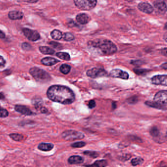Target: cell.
<instances>
[{"mask_svg":"<svg viewBox=\"0 0 167 167\" xmlns=\"http://www.w3.org/2000/svg\"><path fill=\"white\" fill-rule=\"evenodd\" d=\"M47 95L50 100L63 104H70L74 102L75 95L71 89L67 86L53 85L49 87Z\"/></svg>","mask_w":167,"mask_h":167,"instance_id":"cell-1","label":"cell"},{"mask_svg":"<svg viewBox=\"0 0 167 167\" xmlns=\"http://www.w3.org/2000/svg\"><path fill=\"white\" fill-rule=\"evenodd\" d=\"M89 50L99 55H111L117 51V48L111 41L107 39H96L88 42Z\"/></svg>","mask_w":167,"mask_h":167,"instance_id":"cell-2","label":"cell"},{"mask_svg":"<svg viewBox=\"0 0 167 167\" xmlns=\"http://www.w3.org/2000/svg\"><path fill=\"white\" fill-rule=\"evenodd\" d=\"M145 104L156 109L166 110L167 105V91H159L154 97V101H146Z\"/></svg>","mask_w":167,"mask_h":167,"instance_id":"cell-3","label":"cell"},{"mask_svg":"<svg viewBox=\"0 0 167 167\" xmlns=\"http://www.w3.org/2000/svg\"><path fill=\"white\" fill-rule=\"evenodd\" d=\"M30 73L33 78L38 82H46L51 80L50 75L45 70L39 68H31L30 70Z\"/></svg>","mask_w":167,"mask_h":167,"instance_id":"cell-4","label":"cell"},{"mask_svg":"<svg viewBox=\"0 0 167 167\" xmlns=\"http://www.w3.org/2000/svg\"><path fill=\"white\" fill-rule=\"evenodd\" d=\"M62 137L66 141H75L84 139L85 135L82 132L74 130H67L62 133Z\"/></svg>","mask_w":167,"mask_h":167,"instance_id":"cell-5","label":"cell"},{"mask_svg":"<svg viewBox=\"0 0 167 167\" xmlns=\"http://www.w3.org/2000/svg\"><path fill=\"white\" fill-rule=\"evenodd\" d=\"M74 3L80 10H89L96 7L97 1L95 0H75Z\"/></svg>","mask_w":167,"mask_h":167,"instance_id":"cell-6","label":"cell"},{"mask_svg":"<svg viewBox=\"0 0 167 167\" xmlns=\"http://www.w3.org/2000/svg\"><path fill=\"white\" fill-rule=\"evenodd\" d=\"M86 75L88 77L91 78H96L101 77H106L108 74L107 72L105 70L95 67L88 70L86 72Z\"/></svg>","mask_w":167,"mask_h":167,"instance_id":"cell-7","label":"cell"},{"mask_svg":"<svg viewBox=\"0 0 167 167\" xmlns=\"http://www.w3.org/2000/svg\"><path fill=\"white\" fill-rule=\"evenodd\" d=\"M23 34L29 40L31 41H36L40 38V35L39 33L36 31L31 30L29 28H23Z\"/></svg>","mask_w":167,"mask_h":167,"instance_id":"cell-8","label":"cell"},{"mask_svg":"<svg viewBox=\"0 0 167 167\" xmlns=\"http://www.w3.org/2000/svg\"><path fill=\"white\" fill-rule=\"evenodd\" d=\"M109 75L114 78H120L123 80H127L129 78L128 73L119 69L111 70L109 73Z\"/></svg>","mask_w":167,"mask_h":167,"instance_id":"cell-9","label":"cell"},{"mask_svg":"<svg viewBox=\"0 0 167 167\" xmlns=\"http://www.w3.org/2000/svg\"><path fill=\"white\" fill-rule=\"evenodd\" d=\"M152 84L156 85H163L167 86V75H158L154 76L151 78Z\"/></svg>","mask_w":167,"mask_h":167,"instance_id":"cell-10","label":"cell"},{"mask_svg":"<svg viewBox=\"0 0 167 167\" xmlns=\"http://www.w3.org/2000/svg\"><path fill=\"white\" fill-rule=\"evenodd\" d=\"M154 5L156 11L161 15H164L167 11V5L164 1H154Z\"/></svg>","mask_w":167,"mask_h":167,"instance_id":"cell-11","label":"cell"},{"mask_svg":"<svg viewBox=\"0 0 167 167\" xmlns=\"http://www.w3.org/2000/svg\"><path fill=\"white\" fill-rule=\"evenodd\" d=\"M138 8L145 13L151 14L154 11L152 5L147 2H141L138 4Z\"/></svg>","mask_w":167,"mask_h":167,"instance_id":"cell-12","label":"cell"},{"mask_svg":"<svg viewBox=\"0 0 167 167\" xmlns=\"http://www.w3.org/2000/svg\"><path fill=\"white\" fill-rule=\"evenodd\" d=\"M15 110L17 112L21 113L22 114L30 116L33 115V112L28 108L24 105H16L15 107Z\"/></svg>","mask_w":167,"mask_h":167,"instance_id":"cell-13","label":"cell"},{"mask_svg":"<svg viewBox=\"0 0 167 167\" xmlns=\"http://www.w3.org/2000/svg\"><path fill=\"white\" fill-rule=\"evenodd\" d=\"M76 20L81 24H87L91 20V18L87 14L80 13L76 16Z\"/></svg>","mask_w":167,"mask_h":167,"instance_id":"cell-14","label":"cell"},{"mask_svg":"<svg viewBox=\"0 0 167 167\" xmlns=\"http://www.w3.org/2000/svg\"><path fill=\"white\" fill-rule=\"evenodd\" d=\"M84 158L79 155H72L68 159V162L71 165L80 164L84 163Z\"/></svg>","mask_w":167,"mask_h":167,"instance_id":"cell-15","label":"cell"},{"mask_svg":"<svg viewBox=\"0 0 167 167\" xmlns=\"http://www.w3.org/2000/svg\"><path fill=\"white\" fill-rule=\"evenodd\" d=\"M8 17L11 20H20L24 16L23 12L20 11H11L8 13Z\"/></svg>","mask_w":167,"mask_h":167,"instance_id":"cell-16","label":"cell"},{"mask_svg":"<svg viewBox=\"0 0 167 167\" xmlns=\"http://www.w3.org/2000/svg\"><path fill=\"white\" fill-rule=\"evenodd\" d=\"M60 61L58 59L51 57H46L41 60V62L43 64L46 66H51L59 62Z\"/></svg>","mask_w":167,"mask_h":167,"instance_id":"cell-17","label":"cell"},{"mask_svg":"<svg viewBox=\"0 0 167 167\" xmlns=\"http://www.w3.org/2000/svg\"><path fill=\"white\" fill-rule=\"evenodd\" d=\"M108 165L107 160L104 159L102 160H97L94 163L91 165H85V167H106Z\"/></svg>","mask_w":167,"mask_h":167,"instance_id":"cell-18","label":"cell"},{"mask_svg":"<svg viewBox=\"0 0 167 167\" xmlns=\"http://www.w3.org/2000/svg\"><path fill=\"white\" fill-rule=\"evenodd\" d=\"M150 133L151 136H152V138L156 141V142L157 140H159L161 135L159 128L155 126L152 127L150 129Z\"/></svg>","mask_w":167,"mask_h":167,"instance_id":"cell-19","label":"cell"},{"mask_svg":"<svg viewBox=\"0 0 167 167\" xmlns=\"http://www.w3.org/2000/svg\"><path fill=\"white\" fill-rule=\"evenodd\" d=\"M54 147V144L51 143H42L38 145V148L41 151H48L53 150Z\"/></svg>","mask_w":167,"mask_h":167,"instance_id":"cell-20","label":"cell"},{"mask_svg":"<svg viewBox=\"0 0 167 167\" xmlns=\"http://www.w3.org/2000/svg\"><path fill=\"white\" fill-rule=\"evenodd\" d=\"M39 50L41 53L44 54H54L55 53L53 49L47 46H40L39 47Z\"/></svg>","mask_w":167,"mask_h":167,"instance_id":"cell-21","label":"cell"},{"mask_svg":"<svg viewBox=\"0 0 167 167\" xmlns=\"http://www.w3.org/2000/svg\"><path fill=\"white\" fill-rule=\"evenodd\" d=\"M51 35L52 38L56 40H60L63 37L62 32L57 30H54L51 31Z\"/></svg>","mask_w":167,"mask_h":167,"instance_id":"cell-22","label":"cell"},{"mask_svg":"<svg viewBox=\"0 0 167 167\" xmlns=\"http://www.w3.org/2000/svg\"><path fill=\"white\" fill-rule=\"evenodd\" d=\"M83 154L86 156H89L93 158H96L99 156V154L96 151H84Z\"/></svg>","mask_w":167,"mask_h":167,"instance_id":"cell-23","label":"cell"},{"mask_svg":"<svg viewBox=\"0 0 167 167\" xmlns=\"http://www.w3.org/2000/svg\"><path fill=\"white\" fill-rule=\"evenodd\" d=\"M71 69V66L69 65L66 64H62L60 67V71L64 75H67L70 72V70Z\"/></svg>","mask_w":167,"mask_h":167,"instance_id":"cell-24","label":"cell"},{"mask_svg":"<svg viewBox=\"0 0 167 167\" xmlns=\"http://www.w3.org/2000/svg\"><path fill=\"white\" fill-rule=\"evenodd\" d=\"M58 58L64 60L69 61L70 60V56L69 54L65 52H58L56 54Z\"/></svg>","mask_w":167,"mask_h":167,"instance_id":"cell-25","label":"cell"},{"mask_svg":"<svg viewBox=\"0 0 167 167\" xmlns=\"http://www.w3.org/2000/svg\"><path fill=\"white\" fill-rule=\"evenodd\" d=\"M144 160L142 158L137 157L133 158L131 160V164L133 166H136L142 164L144 162Z\"/></svg>","mask_w":167,"mask_h":167,"instance_id":"cell-26","label":"cell"},{"mask_svg":"<svg viewBox=\"0 0 167 167\" xmlns=\"http://www.w3.org/2000/svg\"><path fill=\"white\" fill-rule=\"evenodd\" d=\"M10 137L16 141H20L24 139V136L20 134L12 133L10 135Z\"/></svg>","mask_w":167,"mask_h":167,"instance_id":"cell-27","label":"cell"},{"mask_svg":"<svg viewBox=\"0 0 167 167\" xmlns=\"http://www.w3.org/2000/svg\"><path fill=\"white\" fill-rule=\"evenodd\" d=\"M64 40L66 41H72L75 39L74 35L70 32H66L63 36Z\"/></svg>","mask_w":167,"mask_h":167,"instance_id":"cell-28","label":"cell"},{"mask_svg":"<svg viewBox=\"0 0 167 167\" xmlns=\"http://www.w3.org/2000/svg\"><path fill=\"white\" fill-rule=\"evenodd\" d=\"M133 71L135 74L138 75H142L145 74L147 72L150 71L148 69H141V68H134Z\"/></svg>","mask_w":167,"mask_h":167,"instance_id":"cell-29","label":"cell"},{"mask_svg":"<svg viewBox=\"0 0 167 167\" xmlns=\"http://www.w3.org/2000/svg\"><path fill=\"white\" fill-rule=\"evenodd\" d=\"M86 145V143L85 142L80 141L73 143L71 145V146L73 148H81L84 147Z\"/></svg>","mask_w":167,"mask_h":167,"instance_id":"cell-30","label":"cell"},{"mask_svg":"<svg viewBox=\"0 0 167 167\" xmlns=\"http://www.w3.org/2000/svg\"><path fill=\"white\" fill-rule=\"evenodd\" d=\"M32 104L35 106V108H38L40 107H41L42 104V101L40 98H34L32 100Z\"/></svg>","mask_w":167,"mask_h":167,"instance_id":"cell-31","label":"cell"},{"mask_svg":"<svg viewBox=\"0 0 167 167\" xmlns=\"http://www.w3.org/2000/svg\"><path fill=\"white\" fill-rule=\"evenodd\" d=\"M9 115V113L6 109L2 107H0V117H7Z\"/></svg>","mask_w":167,"mask_h":167,"instance_id":"cell-32","label":"cell"},{"mask_svg":"<svg viewBox=\"0 0 167 167\" xmlns=\"http://www.w3.org/2000/svg\"><path fill=\"white\" fill-rule=\"evenodd\" d=\"M138 101V98L136 96L130 97V98H128L127 100V102L130 104H136Z\"/></svg>","mask_w":167,"mask_h":167,"instance_id":"cell-33","label":"cell"},{"mask_svg":"<svg viewBox=\"0 0 167 167\" xmlns=\"http://www.w3.org/2000/svg\"><path fill=\"white\" fill-rule=\"evenodd\" d=\"M22 48H23V50H25V51H29L31 49V46L30 44L28 43H23L22 45Z\"/></svg>","mask_w":167,"mask_h":167,"instance_id":"cell-34","label":"cell"},{"mask_svg":"<svg viewBox=\"0 0 167 167\" xmlns=\"http://www.w3.org/2000/svg\"><path fill=\"white\" fill-rule=\"evenodd\" d=\"M49 44L51 45V46H53V47L54 48H61V47H62V45L60 44L57 43V42H54V41L50 42Z\"/></svg>","mask_w":167,"mask_h":167,"instance_id":"cell-35","label":"cell"},{"mask_svg":"<svg viewBox=\"0 0 167 167\" xmlns=\"http://www.w3.org/2000/svg\"><path fill=\"white\" fill-rule=\"evenodd\" d=\"M88 107H89L90 109H93V108L96 107V102H95L94 100H91V101H90L89 102H88Z\"/></svg>","mask_w":167,"mask_h":167,"instance_id":"cell-36","label":"cell"},{"mask_svg":"<svg viewBox=\"0 0 167 167\" xmlns=\"http://www.w3.org/2000/svg\"><path fill=\"white\" fill-rule=\"evenodd\" d=\"M67 25L68 27H70V28H73V27L77 26V24L75 23V22L72 19H69L68 21Z\"/></svg>","mask_w":167,"mask_h":167,"instance_id":"cell-37","label":"cell"},{"mask_svg":"<svg viewBox=\"0 0 167 167\" xmlns=\"http://www.w3.org/2000/svg\"><path fill=\"white\" fill-rule=\"evenodd\" d=\"M131 64L134 65H141L143 64V61L140 60H132L131 61Z\"/></svg>","mask_w":167,"mask_h":167,"instance_id":"cell-38","label":"cell"},{"mask_svg":"<svg viewBox=\"0 0 167 167\" xmlns=\"http://www.w3.org/2000/svg\"><path fill=\"white\" fill-rule=\"evenodd\" d=\"M5 63H6V61H5L4 58H3V57L0 55V68L4 67Z\"/></svg>","mask_w":167,"mask_h":167,"instance_id":"cell-39","label":"cell"},{"mask_svg":"<svg viewBox=\"0 0 167 167\" xmlns=\"http://www.w3.org/2000/svg\"><path fill=\"white\" fill-rule=\"evenodd\" d=\"M40 111L41 113H47L48 112V109L45 107H41L40 108Z\"/></svg>","mask_w":167,"mask_h":167,"instance_id":"cell-40","label":"cell"},{"mask_svg":"<svg viewBox=\"0 0 167 167\" xmlns=\"http://www.w3.org/2000/svg\"><path fill=\"white\" fill-rule=\"evenodd\" d=\"M161 53L163 55L166 57L167 56V48H165L162 49L161 51Z\"/></svg>","mask_w":167,"mask_h":167,"instance_id":"cell-41","label":"cell"},{"mask_svg":"<svg viewBox=\"0 0 167 167\" xmlns=\"http://www.w3.org/2000/svg\"><path fill=\"white\" fill-rule=\"evenodd\" d=\"M5 37V35L3 31L0 30V38H1V39H4Z\"/></svg>","mask_w":167,"mask_h":167,"instance_id":"cell-42","label":"cell"},{"mask_svg":"<svg viewBox=\"0 0 167 167\" xmlns=\"http://www.w3.org/2000/svg\"><path fill=\"white\" fill-rule=\"evenodd\" d=\"M161 67L162 68H163V69H165V70H167V62H165V63L163 64L161 66Z\"/></svg>","mask_w":167,"mask_h":167,"instance_id":"cell-43","label":"cell"},{"mask_svg":"<svg viewBox=\"0 0 167 167\" xmlns=\"http://www.w3.org/2000/svg\"><path fill=\"white\" fill-rule=\"evenodd\" d=\"M112 109L113 110H114L115 109H116V107H117V105H116V104L115 103V102H113L112 104Z\"/></svg>","mask_w":167,"mask_h":167,"instance_id":"cell-44","label":"cell"},{"mask_svg":"<svg viewBox=\"0 0 167 167\" xmlns=\"http://www.w3.org/2000/svg\"><path fill=\"white\" fill-rule=\"evenodd\" d=\"M25 1V2H27V3H35L37 2L38 1Z\"/></svg>","mask_w":167,"mask_h":167,"instance_id":"cell-45","label":"cell"},{"mask_svg":"<svg viewBox=\"0 0 167 167\" xmlns=\"http://www.w3.org/2000/svg\"><path fill=\"white\" fill-rule=\"evenodd\" d=\"M4 97L1 93H0V99H3L4 98Z\"/></svg>","mask_w":167,"mask_h":167,"instance_id":"cell-46","label":"cell"},{"mask_svg":"<svg viewBox=\"0 0 167 167\" xmlns=\"http://www.w3.org/2000/svg\"><path fill=\"white\" fill-rule=\"evenodd\" d=\"M167 167V166H163V167Z\"/></svg>","mask_w":167,"mask_h":167,"instance_id":"cell-47","label":"cell"}]
</instances>
